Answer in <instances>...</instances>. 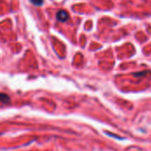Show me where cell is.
<instances>
[{
    "instance_id": "cell-2",
    "label": "cell",
    "mask_w": 151,
    "mask_h": 151,
    "mask_svg": "<svg viewBox=\"0 0 151 151\" xmlns=\"http://www.w3.org/2000/svg\"><path fill=\"white\" fill-rule=\"evenodd\" d=\"M0 101L4 104H7L10 101V97L4 93H0Z\"/></svg>"
},
{
    "instance_id": "cell-3",
    "label": "cell",
    "mask_w": 151,
    "mask_h": 151,
    "mask_svg": "<svg viewBox=\"0 0 151 151\" xmlns=\"http://www.w3.org/2000/svg\"><path fill=\"white\" fill-rule=\"evenodd\" d=\"M30 2L36 6H40L43 4V0H30Z\"/></svg>"
},
{
    "instance_id": "cell-1",
    "label": "cell",
    "mask_w": 151,
    "mask_h": 151,
    "mask_svg": "<svg viewBox=\"0 0 151 151\" xmlns=\"http://www.w3.org/2000/svg\"><path fill=\"white\" fill-rule=\"evenodd\" d=\"M57 19L60 22H65L69 19V14L65 10H59L57 12Z\"/></svg>"
}]
</instances>
